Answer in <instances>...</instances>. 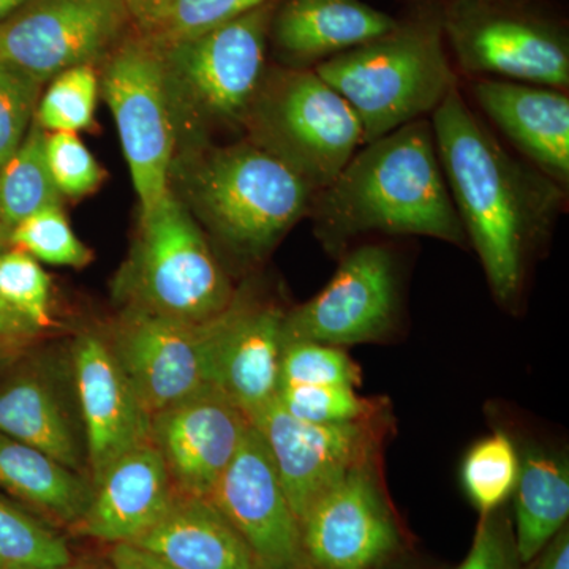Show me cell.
I'll return each instance as SVG.
<instances>
[{
    "label": "cell",
    "mask_w": 569,
    "mask_h": 569,
    "mask_svg": "<svg viewBox=\"0 0 569 569\" xmlns=\"http://www.w3.org/2000/svg\"><path fill=\"white\" fill-rule=\"evenodd\" d=\"M430 123L467 239L497 301L511 305L526 282L530 254L548 241L563 212L568 190L509 152L459 88Z\"/></svg>",
    "instance_id": "1"
},
{
    "label": "cell",
    "mask_w": 569,
    "mask_h": 569,
    "mask_svg": "<svg viewBox=\"0 0 569 569\" xmlns=\"http://www.w3.org/2000/svg\"><path fill=\"white\" fill-rule=\"evenodd\" d=\"M309 217L326 249L342 252L369 233L429 236L467 247L430 119L366 142L317 192Z\"/></svg>",
    "instance_id": "2"
},
{
    "label": "cell",
    "mask_w": 569,
    "mask_h": 569,
    "mask_svg": "<svg viewBox=\"0 0 569 569\" xmlns=\"http://www.w3.org/2000/svg\"><path fill=\"white\" fill-rule=\"evenodd\" d=\"M313 70L350 104L365 144L432 116L459 88L438 7L397 21L392 31Z\"/></svg>",
    "instance_id": "3"
},
{
    "label": "cell",
    "mask_w": 569,
    "mask_h": 569,
    "mask_svg": "<svg viewBox=\"0 0 569 569\" xmlns=\"http://www.w3.org/2000/svg\"><path fill=\"white\" fill-rule=\"evenodd\" d=\"M183 194L187 209L224 247L258 260L309 216L317 192L272 153L239 141L189 151Z\"/></svg>",
    "instance_id": "4"
},
{
    "label": "cell",
    "mask_w": 569,
    "mask_h": 569,
    "mask_svg": "<svg viewBox=\"0 0 569 569\" xmlns=\"http://www.w3.org/2000/svg\"><path fill=\"white\" fill-rule=\"evenodd\" d=\"M279 0L236 20L160 48L176 137L189 151L217 130L242 129L263 81L269 28Z\"/></svg>",
    "instance_id": "5"
},
{
    "label": "cell",
    "mask_w": 569,
    "mask_h": 569,
    "mask_svg": "<svg viewBox=\"0 0 569 569\" xmlns=\"http://www.w3.org/2000/svg\"><path fill=\"white\" fill-rule=\"evenodd\" d=\"M118 290L129 309L183 323L213 320L238 293L192 212L171 189L141 216L140 234Z\"/></svg>",
    "instance_id": "6"
},
{
    "label": "cell",
    "mask_w": 569,
    "mask_h": 569,
    "mask_svg": "<svg viewBox=\"0 0 569 569\" xmlns=\"http://www.w3.org/2000/svg\"><path fill=\"white\" fill-rule=\"evenodd\" d=\"M242 129L316 192L365 144L355 111L316 70L266 69Z\"/></svg>",
    "instance_id": "7"
},
{
    "label": "cell",
    "mask_w": 569,
    "mask_h": 569,
    "mask_svg": "<svg viewBox=\"0 0 569 569\" xmlns=\"http://www.w3.org/2000/svg\"><path fill=\"white\" fill-rule=\"evenodd\" d=\"M440 18L447 47L467 77L567 91L568 29L545 0H447Z\"/></svg>",
    "instance_id": "8"
},
{
    "label": "cell",
    "mask_w": 569,
    "mask_h": 569,
    "mask_svg": "<svg viewBox=\"0 0 569 569\" xmlns=\"http://www.w3.org/2000/svg\"><path fill=\"white\" fill-rule=\"evenodd\" d=\"M103 62L100 88L118 127L144 216L170 192L178 148L162 52L144 33L134 31Z\"/></svg>",
    "instance_id": "9"
},
{
    "label": "cell",
    "mask_w": 569,
    "mask_h": 569,
    "mask_svg": "<svg viewBox=\"0 0 569 569\" xmlns=\"http://www.w3.org/2000/svg\"><path fill=\"white\" fill-rule=\"evenodd\" d=\"M132 28L123 0H29L0 22V61L47 84L104 61Z\"/></svg>",
    "instance_id": "10"
},
{
    "label": "cell",
    "mask_w": 569,
    "mask_h": 569,
    "mask_svg": "<svg viewBox=\"0 0 569 569\" xmlns=\"http://www.w3.org/2000/svg\"><path fill=\"white\" fill-rule=\"evenodd\" d=\"M231 306L206 323H183L129 309L108 343L149 417L217 391L213 353Z\"/></svg>",
    "instance_id": "11"
},
{
    "label": "cell",
    "mask_w": 569,
    "mask_h": 569,
    "mask_svg": "<svg viewBox=\"0 0 569 569\" xmlns=\"http://www.w3.org/2000/svg\"><path fill=\"white\" fill-rule=\"evenodd\" d=\"M249 421L268 447L299 523L340 479L376 463L387 430L385 413L342 425H313L291 417L277 399Z\"/></svg>",
    "instance_id": "12"
},
{
    "label": "cell",
    "mask_w": 569,
    "mask_h": 569,
    "mask_svg": "<svg viewBox=\"0 0 569 569\" xmlns=\"http://www.w3.org/2000/svg\"><path fill=\"white\" fill-rule=\"evenodd\" d=\"M399 316V276L387 246L365 244L343 254L317 296L283 318V343L307 340L343 347L376 342Z\"/></svg>",
    "instance_id": "13"
},
{
    "label": "cell",
    "mask_w": 569,
    "mask_h": 569,
    "mask_svg": "<svg viewBox=\"0 0 569 569\" xmlns=\"http://www.w3.org/2000/svg\"><path fill=\"white\" fill-rule=\"evenodd\" d=\"M209 500L244 539L258 569L306 568L301 523L252 422Z\"/></svg>",
    "instance_id": "14"
},
{
    "label": "cell",
    "mask_w": 569,
    "mask_h": 569,
    "mask_svg": "<svg viewBox=\"0 0 569 569\" xmlns=\"http://www.w3.org/2000/svg\"><path fill=\"white\" fill-rule=\"evenodd\" d=\"M376 468L350 471L306 512L301 541L307 569H373L399 548V529Z\"/></svg>",
    "instance_id": "15"
},
{
    "label": "cell",
    "mask_w": 569,
    "mask_h": 569,
    "mask_svg": "<svg viewBox=\"0 0 569 569\" xmlns=\"http://www.w3.org/2000/svg\"><path fill=\"white\" fill-rule=\"evenodd\" d=\"M249 426L244 411L219 391H209L152 415L149 441L178 493L209 498Z\"/></svg>",
    "instance_id": "16"
},
{
    "label": "cell",
    "mask_w": 569,
    "mask_h": 569,
    "mask_svg": "<svg viewBox=\"0 0 569 569\" xmlns=\"http://www.w3.org/2000/svg\"><path fill=\"white\" fill-rule=\"evenodd\" d=\"M73 369L96 488L116 460L149 443L151 417L102 337H78Z\"/></svg>",
    "instance_id": "17"
},
{
    "label": "cell",
    "mask_w": 569,
    "mask_h": 569,
    "mask_svg": "<svg viewBox=\"0 0 569 569\" xmlns=\"http://www.w3.org/2000/svg\"><path fill=\"white\" fill-rule=\"evenodd\" d=\"M471 96L522 159L569 187V97L530 82L471 78Z\"/></svg>",
    "instance_id": "18"
},
{
    "label": "cell",
    "mask_w": 569,
    "mask_h": 569,
    "mask_svg": "<svg viewBox=\"0 0 569 569\" xmlns=\"http://www.w3.org/2000/svg\"><path fill=\"white\" fill-rule=\"evenodd\" d=\"M284 313L236 293L213 353V388L247 418L277 397L283 350Z\"/></svg>",
    "instance_id": "19"
},
{
    "label": "cell",
    "mask_w": 569,
    "mask_h": 569,
    "mask_svg": "<svg viewBox=\"0 0 569 569\" xmlns=\"http://www.w3.org/2000/svg\"><path fill=\"white\" fill-rule=\"evenodd\" d=\"M176 497L170 471L149 441L108 468L74 529L110 545H132L163 518Z\"/></svg>",
    "instance_id": "20"
},
{
    "label": "cell",
    "mask_w": 569,
    "mask_h": 569,
    "mask_svg": "<svg viewBox=\"0 0 569 569\" xmlns=\"http://www.w3.org/2000/svg\"><path fill=\"white\" fill-rule=\"evenodd\" d=\"M396 24L391 14L362 0H279L269 39L284 69L313 70Z\"/></svg>",
    "instance_id": "21"
},
{
    "label": "cell",
    "mask_w": 569,
    "mask_h": 569,
    "mask_svg": "<svg viewBox=\"0 0 569 569\" xmlns=\"http://www.w3.org/2000/svg\"><path fill=\"white\" fill-rule=\"evenodd\" d=\"M132 545L176 569H258L249 546L209 498L181 496Z\"/></svg>",
    "instance_id": "22"
},
{
    "label": "cell",
    "mask_w": 569,
    "mask_h": 569,
    "mask_svg": "<svg viewBox=\"0 0 569 569\" xmlns=\"http://www.w3.org/2000/svg\"><path fill=\"white\" fill-rule=\"evenodd\" d=\"M0 488L56 520L77 523L93 497L92 482L39 449L0 433Z\"/></svg>",
    "instance_id": "23"
},
{
    "label": "cell",
    "mask_w": 569,
    "mask_h": 569,
    "mask_svg": "<svg viewBox=\"0 0 569 569\" xmlns=\"http://www.w3.org/2000/svg\"><path fill=\"white\" fill-rule=\"evenodd\" d=\"M516 553L520 565L537 559L563 527L569 516L567 462L531 449L520 460L515 489Z\"/></svg>",
    "instance_id": "24"
},
{
    "label": "cell",
    "mask_w": 569,
    "mask_h": 569,
    "mask_svg": "<svg viewBox=\"0 0 569 569\" xmlns=\"http://www.w3.org/2000/svg\"><path fill=\"white\" fill-rule=\"evenodd\" d=\"M0 433L80 470V449L69 419L50 389L36 378H17L0 388Z\"/></svg>",
    "instance_id": "25"
},
{
    "label": "cell",
    "mask_w": 569,
    "mask_h": 569,
    "mask_svg": "<svg viewBox=\"0 0 569 569\" xmlns=\"http://www.w3.org/2000/svg\"><path fill=\"white\" fill-rule=\"evenodd\" d=\"M47 134L33 121L20 148L0 168V220L10 230L33 213L62 204L48 168Z\"/></svg>",
    "instance_id": "26"
},
{
    "label": "cell",
    "mask_w": 569,
    "mask_h": 569,
    "mask_svg": "<svg viewBox=\"0 0 569 569\" xmlns=\"http://www.w3.org/2000/svg\"><path fill=\"white\" fill-rule=\"evenodd\" d=\"M520 459L505 432L482 438L462 462V486L481 515L497 511L518 485Z\"/></svg>",
    "instance_id": "27"
},
{
    "label": "cell",
    "mask_w": 569,
    "mask_h": 569,
    "mask_svg": "<svg viewBox=\"0 0 569 569\" xmlns=\"http://www.w3.org/2000/svg\"><path fill=\"white\" fill-rule=\"evenodd\" d=\"M71 565L66 541L0 497V568L59 569Z\"/></svg>",
    "instance_id": "28"
},
{
    "label": "cell",
    "mask_w": 569,
    "mask_h": 569,
    "mask_svg": "<svg viewBox=\"0 0 569 569\" xmlns=\"http://www.w3.org/2000/svg\"><path fill=\"white\" fill-rule=\"evenodd\" d=\"M99 89V74L93 66L62 71L40 97L33 121L50 133L91 130Z\"/></svg>",
    "instance_id": "29"
},
{
    "label": "cell",
    "mask_w": 569,
    "mask_h": 569,
    "mask_svg": "<svg viewBox=\"0 0 569 569\" xmlns=\"http://www.w3.org/2000/svg\"><path fill=\"white\" fill-rule=\"evenodd\" d=\"M269 0H171L151 20L134 26L159 47L200 36L249 13Z\"/></svg>",
    "instance_id": "30"
},
{
    "label": "cell",
    "mask_w": 569,
    "mask_h": 569,
    "mask_svg": "<svg viewBox=\"0 0 569 569\" xmlns=\"http://www.w3.org/2000/svg\"><path fill=\"white\" fill-rule=\"evenodd\" d=\"M277 402L291 417L313 425H342L380 417L387 403L359 396L348 385H283L277 391Z\"/></svg>",
    "instance_id": "31"
},
{
    "label": "cell",
    "mask_w": 569,
    "mask_h": 569,
    "mask_svg": "<svg viewBox=\"0 0 569 569\" xmlns=\"http://www.w3.org/2000/svg\"><path fill=\"white\" fill-rule=\"evenodd\" d=\"M10 246L37 261L67 268H84L92 252L71 230L61 206L43 209L11 228Z\"/></svg>",
    "instance_id": "32"
},
{
    "label": "cell",
    "mask_w": 569,
    "mask_h": 569,
    "mask_svg": "<svg viewBox=\"0 0 569 569\" xmlns=\"http://www.w3.org/2000/svg\"><path fill=\"white\" fill-rule=\"evenodd\" d=\"M283 385H348L358 388L361 370L343 348L296 340L283 343L279 387Z\"/></svg>",
    "instance_id": "33"
},
{
    "label": "cell",
    "mask_w": 569,
    "mask_h": 569,
    "mask_svg": "<svg viewBox=\"0 0 569 569\" xmlns=\"http://www.w3.org/2000/svg\"><path fill=\"white\" fill-rule=\"evenodd\" d=\"M51 282L39 261L10 247L0 254V301L39 326H51Z\"/></svg>",
    "instance_id": "34"
},
{
    "label": "cell",
    "mask_w": 569,
    "mask_h": 569,
    "mask_svg": "<svg viewBox=\"0 0 569 569\" xmlns=\"http://www.w3.org/2000/svg\"><path fill=\"white\" fill-rule=\"evenodd\" d=\"M41 82L0 61V168L20 148L39 107Z\"/></svg>",
    "instance_id": "35"
},
{
    "label": "cell",
    "mask_w": 569,
    "mask_h": 569,
    "mask_svg": "<svg viewBox=\"0 0 569 569\" xmlns=\"http://www.w3.org/2000/svg\"><path fill=\"white\" fill-rule=\"evenodd\" d=\"M47 162L62 197L82 198L99 189L104 171L77 133L47 134Z\"/></svg>",
    "instance_id": "36"
},
{
    "label": "cell",
    "mask_w": 569,
    "mask_h": 569,
    "mask_svg": "<svg viewBox=\"0 0 569 569\" xmlns=\"http://www.w3.org/2000/svg\"><path fill=\"white\" fill-rule=\"evenodd\" d=\"M515 538L500 512L482 515L470 552L458 569H519Z\"/></svg>",
    "instance_id": "37"
},
{
    "label": "cell",
    "mask_w": 569,
    "mask_h": 569,
    "mask_svg": "<svg viewBox=\"0 0 569 569\" xmlns=\"http://www.w3.org/2000/svg\"><path fill=\"white\" fill-rule=\"evenodd\" d=\"M39 326L0 301V347L14 350L40 335Z\"/></svg>",
    "instance_id": "38"
},
{
    "label": "cell",
    "mask_w": 569,
    "mask_h": 569,
    "mask_svg": "<svg viewBox=\"0 0 569 569\" xmlns=\"http://www.w3.org/2000/svg\"><path fill=\"white\" fill-rule=\"evenodd\" d=\"M110 561L112 569H176L151 550L130 542L112 545Z\"/></svg>",
    "instance_id": "39"
},
{
    "label": "cell",
    "mask_w": 569,
    "mask_h": 569,
    "mask_svg": "<svg viewBox=\"0 0 569 569\" xmlns=\"http://www.w3.org/2000/svg\"><path fill=\"white\" fill-rule=\"evenodd\" d=\"M537 569H569L568 527H563L542 550Z\"/></svg>",
    "instance_id": "40"
},
{
    "label": "cell",
    "mask_w": 569,
    "mask_h": 569,
    "mask_svg": "<svg viewBox=\"0 0 569 569\" xmlns=\"http://www.w3.org/2000/svg\"><path fill=\"white\" fill-rule=\"evenodd\" d=\"M170 2L171 0H123L130 14H132L134 26L151 20L153 14L159 13Z\"/></svg>",
    "instance_id": "41"
},
{
    "label": "cell",
    "mask_w": 569,
    "mask_h": 569,
    "mask_svg": "<svg viewBox=\"0 0 569 569\" xmlns=\"http://www.w3.org/2000/svg\"><path fill=\"white\" fill-rule=\"evenodd\" d=\"M26 2H29V0H0V22L7 20L18 9H21Z\"/></svg>",
    "instance_id": "42"
},
{
    "label": "cell",
    "mask_w": 569,
    "mask_h": 569,
    "mask_svg": "<svg viewBox=\"0 0 569 569\" xmlns=\"http://www.w3.org/2000/svg\"><path fill=\"white\" fill-rule=\"evenodd\" d=\"M10 228L6 224H0V254L10 249Z\"/></svg>",
    "instance_id": "43"
},
{
    "label": "cell",
    "mask_w": 569,
    "mask_h": 569,
    "mask_svg": "<svg viewBox=\"0 0 569 569\" xmlns=\"http://www.w3.org/2000/svg\"><path fill=\"white\" fill-rule=\"evenodd\" d=\"M63 569H103V568L93 567V565H69V567H66Z\"/></svg>",
    "instance_id": "44"
},
{
    "label": "cell",
    "mask_w": 569,
    "mask_h": 569,
    "mask_svg": "<svg viewBox=\"0 0 569 569\" xmlns=\"http://www.w3.org/2000/svg\"><path fill=\"white\" fill-rule=\"evenodd\" d=\"M11 351L13 350H10V348L0 347V358H3V356L11 353Z\"/></svg>",
    "instance_id": "45"
},
{
    "label": "cell",
    "mask_w": 569,
    "mask_h": 569,
    "mask_svg": "<svg viewBox=\"0 0 569 569\" xmlns=\"http://www.w3.org/2000/svg\"><path fill=\"white\" fill-rule=\"evenodd\" d=\"M0 569H28V568H0ZM59 569H63V568H59Z\"/></svg>",
    "instance_id": "46"
},
{
    "label": "cell",
    "mask_w": 569,
    "mask_h": 569,
    "mask_svg": "<svg viewBox=\"0 0 569 569\" xmlns=\"http://www.w3.org/2000/svg\"><path fill=\"white\" fill-rule=\"evenodd\" d=\"M0 224H6V223H3L2 220H0ZM6 227H7V224H6Z\"/></svg>",
    "instance_id": "47"
},
{
    "label": "cell",
    "mask_w": 569,
    "mask_h": 569,
    "mask_svg": "<svg viewBox=\"0 0 569 569\" xmlns=\"http://www.w3.org/2000/svg\"><path fill=\"white\" fill-rule=\"evenodd\" d=\"M299 569H307V568H299Z\"/></svg>",
    "instance_id": "48"
}]
</instances>
